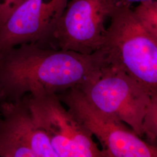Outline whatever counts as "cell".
I'll list each match as a JSON object with an SVG mask.
<instances>
[{
    "instance_id": "1",
    "label": "cell",
    "mask_w": 157,
    "mask_h": 157,
    "mask_svg": "<svg viewBox=\"0 0 157 157\" xmlns=\"http://www.w3.org/2000/svg\"><path fill=\"white\" fill-rule=\"evenodd\" d=\"M108 65L100 49L91 54L23 44L0 54V93L4 101L28 94L82 88Z\"/></svg>"
},
{
    "instance_id": "2",
    "label": "cell",
    "mask_w": 157,
    "mask_h": 157,
    "mask_svg": "<svg viewBox=\"0 0 157 157\" xmlns=\"http://www.w3.org/2000/svg\"><path fill=\"white\" fill-rule=\"evenodd\" d=\"M100 50L108 65L133 78L150 96L157 94V38L137 20L131 6H115Z\"/></svg>"
},
{
    "instance_id": "3",
    "label": "cell",
    "mask_w": 157,
    "mask_h": 157,
    "mask_svg": "<svg viewBox=\"0 0 157 157\" xmlns=\"http://www.w3.org/2000/svg\"><path fill=\"white\" fill-rule=\"evenodd\" d=\"M71 112L102 146L105 157H156V146L141 140L113 114L95 107L78 87L56 94Z\"/></svg>"
},
{
    "instance_id": "4",
    "label": "cell",
    "mask_w": 157,
    "mask_h": 157,
    "mask_svg": "<svg viewBox=\"0 0 157 157\" xmlns=\"http://www.w3.org/2000/svg\"><path fill=\"white\" fill-rule=\"evenodd\" d=\"M28 106L58 157H105L92 134L64 108L56 93L28 94Z\"/></svg>"
},
{
    "instance_id": "5",
    "label": "cell",
    "mask_w": 157,
    "mask_h": 157,
    "mask_svg": "<svg viewBox=\"0 0 157 157\" xmlns=\"http://www.w3.org/2000/svg\"><path fill=\"white\" fill-rule=\"evenodd\" d=\"M117 0H68L47 48L91 54L100 50Z\"/></svg>"
},
{
    "instance_id": "6",
    "label": "cell",
    "mask_w": 157,
    "mask_h": 157,
    "mask_svg": "<svg viewBox=\"0 0 157 157\" xmlns=\"http://www.w3.org/2000/svg\"><path fill=\"white\" fill-rule=\"evenodd\" d=\"M100 109L113 114L143 137L142 124L151 96L123 71L107 65L93 81L79 88Z\"/></svg>"
},
{
    "instance_id": "7",
    "label": "cell",
    "mask_w": 157,
    "mask_h": 157,
    "mask_svg": "<svg viewBox=\"0 0 157 157\" xmlns=\"http://www.w3.org/2000/svg\"><path fill=\"white\" fill-rule=\"evenodd\" d=\"M68 0H26L0 26V54L23 44L47 48Z\"/></svg>"
},
{
    "instance_id": "8",
    "label": "cell",
    "mask_w": 157,
    "mask_h": 157,
    "mask_svg": "<svg viewBox=\"0 0 157 157\" xmlns=\"http://www.w3.org/2000/svg\"><path fill=\"white\" fill-rule=\"evenodd\" d=\"M0 118V157H58L45 133L34 121L28 95L4 101Z\"/></svg>"
},
{
    "instance_id": "9",
    "label": "cell",
    "mask_w": 157,
    "mask_h": 157,
    "mask_svg": "<svg viewBox=\"0 0 157 157\" xmlns=\"http://www.w3.org/2000/svg\"><path fill=\"white\" fill-rule=\"evenodd\" d=\"M133 13L146 30L157 38V1L146 0L139 2Z\"/></svg>"
},
{
    "instance_id": "10",
    "label": "cell",
    "mask_w": 157,
    "mask_h": 157,
    "mask_svg": "<svg viewBox=\"0 0 157 157\" xmlns=\"http://www.w3.org/2000/svg\"><path fill=\"white\" fill-rule=\"evenodd\" d=\"M142 129L148 143L155 146L157 137V94L151 95V100L144 116Z\"/></svg>"
},
{
    "instance_id": "11",
    "label": "cell",
    "mask_w": 157,
    "mask_h": 157,
    "mask_svg": "<svg viewBox=\"0 0 157 157\" xmlns=\"http://www.w3.org/2000/svg\"><path fill=\"white\" fill-rule=\"evenodd\" d=\"M26 0H0V26L13 10Z\"/></svg>"
},
{
    "instance_id": "12",
    "label": "cell",
    "mask_w": 157,
    "mask_h": 157,
    "mask_svg": "<svg viewBox=\"0 0 157 157\" xmlns=\"http://www.w3.org/2000/svg\"><path fill=\"white\" fill-rule=\"evenodd\" d=\"M146 0H117L118 4L128 6H131L135 2H140Z\"/></svg>"
},
{
    "instance_id": "13",
    "label": "cell",
    "mask_w": 157,
    "mask_h": 157,
    "mask_svg": "<svg viewBox=\"0 0 157 157\" xmlns=\"http://www.w3.org/2000/svg\"><path fill=\"white\" fill-rule=\"evenodd\" d=\"M4 101V99H3L2 97V95H1V93H0V118H1V105H2V102H3Z\"/></svg>"
}]
</instances>
